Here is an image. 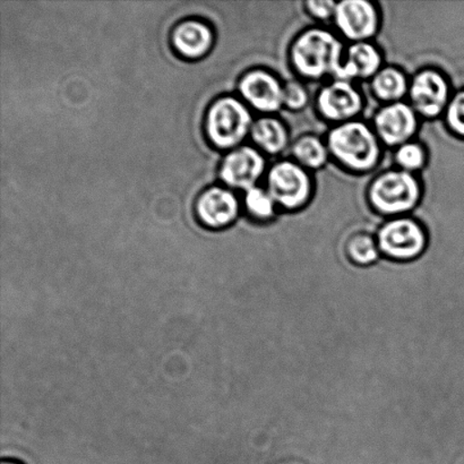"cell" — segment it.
I'll use <instances>...</instances> for the list:
<instances>
[{
    "label": "cell",
    "instance_id": "11",
    "mask_svg": "<svg viewBox=\"0 0 464 464\" xmlns=\"http://www.w3.org/2000/svg\"><path fill=\"white\" fill-rule=\"evenodd\" d=\"M372 127L382 145L397 149L413 140L420 127V116L409 102L384 104L375 113Z\"/></svg>",
    "mask_w": 464,
    "mask_h": 464
},
{
    "label": "cell",
    "instance_id": "6",
    "mask_svg": "<svg viewBox=\"0 0 464 464\" xmlns=\"http://www.w3.org/2000/svg\"><path fill=\"white\" fill-rule=\"evenodd\" d=\"M375 237L382 256L395 262L413 261L421 256L427 247L424 227L409 217L389 219Z\"/></svg>",
    "mask_w": 464,
    "mask_h": 464
},
{
    "label": "cell",
    "instance_id": "5",
    "mask_svg": "<svg viewBox=\"0 0 464 464\" xmlns=\"http://www.w3.org/2000/svg\"><path fill=\"white\" fill-rule=\"evenodd\" d=\"M277 208L297 211L309 202L313 181L309 171L293 159L277 161L266 172V188Z\"/></svg>",
    "mask_w": 464,
    "mask_h": 464
},
{
    "label": "cell",
    "instance_id": "9",
    "mask_svg": "<svg viewBox=\"0 0 464 464\" xmlns=\"http://www.w3.org/2000/svg\"><path fill=\"white\" fill-rule=\"evenodd\" d=\"M284 85L272 72L253 68L241 75L238 91L249 108L273 116L284 109Z\"/></svg>",
    "mask_w": 464,
    "mask_h": 464
},
{
    "label": "cell",
    "instance_id": "14",
    "mask_svg": "<svg viewBox=\"0 0 464 464\" xmlns=\"http://www.w3.org/2000/svg\"><path fill=\"white\" fill-rule=\"evenodd\" d=\"M215 43V34L208 23L198 18L180 21L171 32V44L180 56L198 59L206 56Z\"/></svg>",
    "mask_w": 464,
    "mask_h": 464
},
{
    "label": "cell",
    "instance_id": "12",
    "mask_svg": "<svg viewBox=\"0 0 464 464\" xmlns=\"http://www.w3.org/2000/svg\"><path fill=\"white\" fill-rule=\"evenodd\" d=\"M266 161L258 149L241 145L231 150L221 162L219 175L229 189L248 190L266 175Z\"/></svg>",
    "mask_w": 464,
    "mask_h": 464
},
{
    "label": "cell",
    "instance_id": "2",
    "mask_svg": "<svg viewBox=\"0 0 464 464\" xmlns=\"http://www.w3.org/2000/svg\"><path fill=\"white\" fill-rule=\"evenodd\" d=\"M331 158L356 174L374 170L381 161L382 143L372 126L356 120L335 125L325 140Z\"/></svg>",
    "mask_w": 464,
    "mask_h": 464
},
{
    "label": "cell",
    "instance_id": "3",
    "mask_svg": "<svg viewBox=\"0 0 464 464\" xmlns=\"http://www.w3.org/2000/svg\"><path fill=\"white\" fill-rule=\"evenodd\" d=\"M372 210L384 217H407L421 198V186L415 174L398 169L386 170L372 180L367 190Z\"/></svg>",
    "mask_w": 464,
    "mask_h": 464
},
{
    "label": "cell",
    "instance_id": "18",
    "mask_svg": "<svg viewBox=\"0 0 464 464\" xmlns=\"http://www.w3.org/2000/svg\"><path fill=\"white\" fill-rule=\"evenodd\" d=\"M290 153L293 160L308 171L322 169L331 158L325 140L314 134L295 140L290 145Z\"/></svg>",
    "mask_w": 464,
    "mask_h": 464
},
{
    "label": "cell",
    "instance_id": "22",
    "mask_svg": "<svg viewBox=\"0 0 464 464\" xmlns=\"http://www.w3.org/2000/svg\"><path fill=\"white\" fill-rule=\"evenodd\" d=\"M445 124L452 133L464 139V89L454 93L444 113Z\"/></svg>",
    "mask_w": 464,
    "mask_h": 464
},
{
    "label": "cell",
    "instance_id": "10",
    "mask_svg": "<svg viewBox=\"0 0 464 464\" xmlns=\"http://www.w3.org/2000/svg\"><path fill=\"white\" fill-rule=\"evenodd\" d=\"M334 22L340 35L353 44L366 43L381 25L379 9L368 0H341L336 3Z\"/></svg>",
    "mask_w": 464,
    "mask_h": 464
},
{
    "label": "cell",
    "instance_id": "15",
    "mask_svg": "<svg viewBox=\"0 0 464 464\" xmlns=\"http://www.w3.org/2000/svg\"><path fill=\"white\" fill-rule=\"evenodd\" d=\"M383 68V56L371 41L356 43L345 49L339 79L350 82L371 81Z\"/></svg>",
    "mask_w": 464,
    "mask_h": 464
},
{
    "label": "cell",
    "instance_id": "20",
    "mask_svg": "<svg viewBox=\"0 0 464 464\" xmlns=\"http://www.w3.org/2000/svg\"><path fill=\"white\" fill-rule=\"evenodd\" d=\"M246 211L255 220L267 221L276 216V204L266 188L261 186L246 190L244 197Z\"/></svg>",
    "mask_w": 464,
    "mask_h": 464
},
{
    "label": "cell",
    "instance_id": "16",
    "mask_svg": "<svg viewBox=\"0 0 464 464\" xmlns=\"http://www.w3.org/2000/svg\"><path fill=\"white\" fill-rule=\"evenodd\" d=\"M249 136L256 149L268 156H277L290 147L289 130L275 116H263L255 121Z\"/></svg>",
    "mask_w": 464,
    "mask_h": 464
},
{
    "label": "cell",
    "instance_id": "4",
    "mask_svg": "<svg viewBox=\"0 0 464 464\" xmlns=\"http://www.w3.org/2000/svg\"><path fill=\"white\" fill-rule=\"evenodd\" d=\"M254 118L243 100L225 95L215 100L206 115V133L216 148L234 150L250 135Z\"/></svg>",
    "mask_w": 464,
    "mask_h": 464
},
{
    "label": "cell",
    "instance_id": "1",
    "mask_svg": "<svg viewBox=\"0 0 464 464\" xmlns=\"http://www.w3.org/2000/svg\"><path fill=\"white\" fill-rule=\"evenodd\" d=\"M345 49L334 32L324 27H309L291 44L290 63L303 79L318 81L334 77L336 80L343 70Z\"/></svg>",
    "mask_w": 464,
    "mask_h": 464
},
{
    "label": "cell",
    "instance_id": "13",
    "mask_svg": "<svg viewBox=\"0 0 464 464\" xmlns=\"http://www.w3.org/2000/svg\"><path fill=\"white\" fill-rule=\"evenodd\" d=\"M195 212L204 227L220 230L234 224L239 216L240 203L231 189L212 186L199 194Z\"/></svg>",
    "mask_w": 464,
    "mask_h": 464
},
{
    "label": "cell",
    "instance_id": "19",
    "mask_svg": "<svg viewBox=\"0 0 464 464\" xmlns=\"http://www.w3.org/2000/svg\"><path fill=\"white\" fill-rule=\"evenodd\" d=\"M345 254L349 261L358 266H370L379 261L381 256L376 237L365 232L350 237L345 245Z\"/></svg>",
    "mask_w": 464,
    "mask_h": 464
},
{
    "label": "cell",
    "instance_id": "24",
    "mask_svg": "<svg viewBox=\"0 0 464 464\" xmlns=\"http://www.w3.org/2000/svg\"><path fill=\"white\" fill-rule=\"evenodd\" d=\"M336 3L334 0H308L304 3V8L317 21H334Z\"/></svg>",
    "mask_w": 464,
    "mask_h": 464
},
{
    "label": "cell",
    "instance_id": "21",
    "mask_svg": "<svg viewBox=\"0 0 464 464\" xmlns=\"http://www.w3.org/2000/svg\"><path fill=\"white\" fill-rule=\"evenodd\" d=\"M394 161L398 169L417 174L424 169L427 163V152L424 145L411 140L395 149Z\"/></svg>",
    "mask_w": 464,
    "mask_h": 464
},
{
    "label": "cell",
    "instance_id": "17",
    "mask_svg": "<svg viewBox=\"0 0 464 464\" xmlns=\"http://www.w3.org/2000/svg\"><path fill=\"white\" fill-rule=\"evenodd\" d=\"M370 82L372 93L384 104L404 102L408 97L411 80L398 67L382 68Z\"/></svg>",
    "mask_w": 464,
    "mask_h": 464
},
{
    "label": "cell",
    "instance_id": "7",
    "mask_svg": "<svg viewBox=\"0 0 464 464\" xmlns=\"http://www.w3.org/2000/svg\"><path fill=\"white\" fill-rule=\"evenodd\" d=\"M452 95L443 72L434 68H425L416 72L411 80L408 102L420 118L436 120L444 116Z\"/></svg>",
    "mask_w": 464,
    "mask_h": 464
},
{
    "label": "cell",
    "instance_id": "25",
    "mask_svg": "<svg viewBox=\"0 0 464 464\" xmlns=\"http://www.w3.org/2000/svg\"><path fill=\"white\" fill-rule=\"evenodd\" d=\"M0 464H24L22 461L15 460V459H3Z\"/></svg>",
    "mask_w": 464,
    "mask_h": 464
},
{
    "label": "cell",
    "instance_id": "8",
    "mask_svg": "<svg viewBox=\"0 0 464 464\" xmlns=\"http://www.w3.org/2000/svg\"><path fill=\"white\" fill-rule=\"evenodd\" d=\"M365 107L361 91L353 82L334 80L318 91L316 109L325 121L336 125L358 120Z\"/></svg>",
    "mask_w": 464,
    "mask_h": 464
},
{
    "label": "cell",
    "instance_id": "23",
    "mask_svg": "<svg viewBox=\"0 0 464 464\" xmlns=\"http://www.w3.org/2000/svg\"><path fill=\"white\" fill-rule=\"evenodd\" d=\"M309 93L302 82L288 81L284 85V109L289 111H300L307 107Z\"/></svg>",
    "mask_w": 464,
    "mask_h": 464
}]
</instances>
